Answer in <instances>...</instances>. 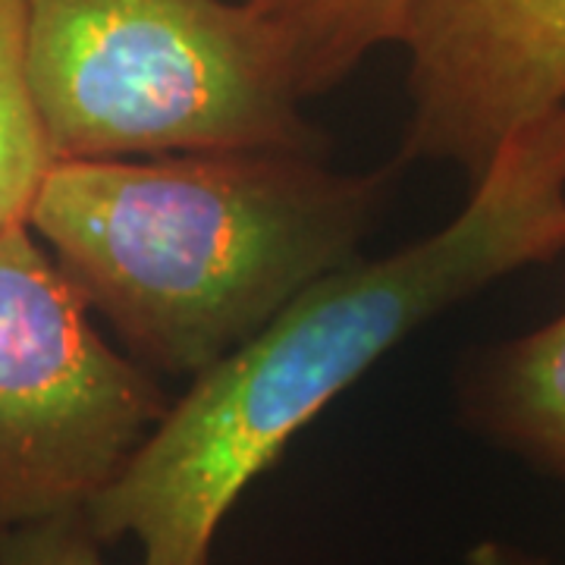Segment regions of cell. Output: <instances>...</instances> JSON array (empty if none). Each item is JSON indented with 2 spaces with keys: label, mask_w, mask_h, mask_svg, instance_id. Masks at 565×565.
I'll return each instance as SVG.
<instances>
[{
  "label": "cell",
  "mask_w": 565,
  "mask_h": 565,
  "mask_svg": "<svg viewBox=\"0 0 565 565\" xmlns=\"http://www.w3.org/2000/svg\"><path fill=\"white\" fill-rule=\"evenodd\" d=\"M302 98L321 95L384 44H403L418 0H245Z\"/></svg>",
  "instance_id": "cell-7"
},
{
  "label": "cell",
  "mask_w": 565,
  "mask_h": 565,
  "mask_svg": "<svg viewBox=\"0 0 565 565\" xmlns=\"http://www.w3.org/2000/svg\"><path fill=\"white\" fill-rule=\"evenodd\" d=\"M29 223L0 230V531L85 512L170 408Z\"/></svg>",
  "instance_id": "cell-4"
},
{
  "label": "cell",
  "mask_w": 565,
  "mask_h": 565,
  "mask_svg": "<svg viewBox=\"0 0 565 565\" xmlns=\"http://www.w3.org/2000/svg\"><path fill=\"white\" fill-rule=\"evenodd\" d=\"M390 180L282 148L57 161L29 226L136 362L199 377L359 255Z\"/></svg>",
  "instance_id": "cell-2"
},
{
  "label": "cell",
  "mask_w": 565,
  "mask_h": 565,
  "mask_svg": "<svg viewBox=\"0 0 565 565\" xmlns=\"http://www.w3.org/2000/svg\"><path fill=\"white\" fill-rule=\"evenodd\" d=\"M465 565H550L541 556L505 541H481L465 553Z\"/></svg>",
  "instance_id": "cell-10"
},
{
  "label": "cell",
  "mask_w": 565,
  "mask_h": 565,
  "mask_svg": "<svg viewBox=\"0 0 565 565\" xmlns=\"http://www.w3.org/2000/svg\"><path fill=\"white\" fill-rule=\"evenodd\" d=\"M565 252V107L505 139L462 211L393 255L340 264L192 377L85 509L141 565H211L223 519L289 440L446 308Z\"/></svg>",
  "instance_id": "cell-1"
},
{
  "label": "cell",
  "mask_w": 565,
  "mask_h": 565,
  "mask_svg": "<svg viewBox=\"0 0 565 565\" xmlns=\"http://www.w3.org/2000/svg\"><path fill=\"white\" fill-rule=\"evenodd\" d=\"M25 61L57 161L318 151L245 0H25Z\"/></svg>",
  "instance_id": "cell-3"
},
{
  "label": "cell",
  "mask_w": 565,
  "mask_h": 565,
  "mask_svg": "<svg viewBox=\"0 0 565 565\" xmlns=\"http://www.w3.org/2000/svg\"><path fill=\"white\" fill-rule=\"evenodd\" d=\"M493 444L565 481V315L503 345L468 393Z\"/></svg>",
  "instance_id": "cell-6"
},
{
  "label": "cell",
  "mask_w": 565,
  "mask_h": 565,
  "mask_svg": "<svg viewBox=\"0 0 565 565\" xmlns=\"http://www.w3.org/2000/svg\"><path fill=\"white\" fill-rule=\"evenodd\" d=\"M57 163L29 85L25 0H0V230L29 223L47 170Z\"/></svg>",
  "instance_id": "cell-8"
},
{
  "label": "cell",
  "mask_w": 565,
  "mask_h": 565,
  "mask_svg": "<svg viewBox=\"0 0 565 565\" xmlns=\"http://www.w3.org/2000/svg\"><path fill=\"white\" fill-rule=\"evenodd\" d=\"M0 565H107L85 512L0 531Z\"/></svg>",
  "instance_id": "cell-9"
},
{
  "label": "cell",
  "mask_w": 565,
  "mask_h": 565,
  "mask_svg": "<svg viewBox=\"0 0 565 565\" xmlns=\"http://www.w3.org/2000/svg\"><path fill=\"white\" fill-rule=\"evenodd\" d=\"M403 47L405 158L481 177L505 139L565 107V0H418Z\"/></svg>",
  "instance_id": "cell-5"
}]
</instances>
